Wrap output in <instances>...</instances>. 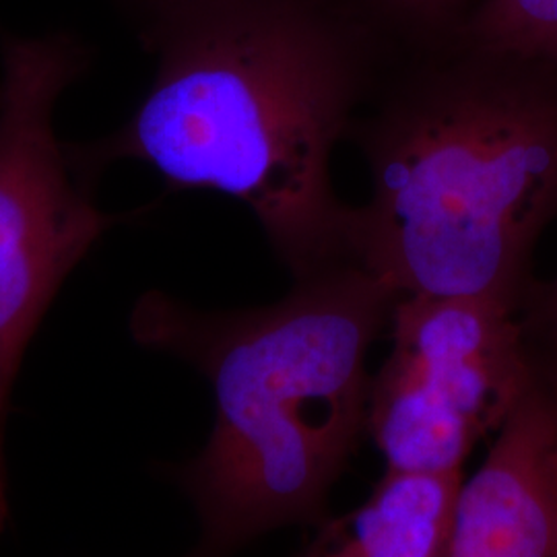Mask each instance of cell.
Here are the masks:
<instances>
[{"instance_id": "6", "label": "cell", "mask_w": 557, "mask_h": 557, "mask_svg": "<svg viewBox=\"0 0 557 557\" xmlns=\"http://www.w3.org/2000/svg\"><path fill=\"white\" fill-rule=\"evenodd\" d=\"M557 409L535 382L462 481L446 557H557Z\"/></svg>"}, {"instance_id": "2", "label": "cell", "mask_w": 557, "mask_h": 557, "mask_svg": "<svg viewBox=\"0 0 557 557\" xmlns=\"http://www.w3.org/2000/svg\"><path fill=\"white\" fill-rule=\"evenodd\" d=\"M347 140L372 180L351 260L398 296L520 310L557 218V62L453 29L400 40Z\"/></svg>"}, {"instance_id": "9", "label": "cell", "mask_w": 557, "mask_h": 557, "mask_svg": "<svg viewBox=\"0 0 557 557\" xmlns=\"http://www.w3.org/2000/svg\"><path fill=\"white\" fill-rule=\"evenodd\" d=\"M533 382L557 388V275L535 281L518 310Z\"/></svg>"}, {"instance_id": "11", "label": "cell", "mask_w": 557, "mask_h": 557, "mask_svg": "<svg viewBox=\"0 0 557 557\" xmlns=\"http://www.w3.org/2000/svg\"><path fill=\"white\" fill-rule=\"evenodd\" d=\"M535 384H537V382H535ZM537 386H541V384H537ZM541 388L554 400V405H556L557 409V388H545V386H541ZM552 471H554V475H556L557 479V440L556 444H554V448H552Z\"/></svg>"}, {"instance_id": "12", "label": "cell", "mask_w": 557, "mask_h": 557, "mask_svg": "<svg viewBox=\"0 0 557 557\" xmlns=\"http://www.w3.org/2000/svg\"><path fill=\"white\" fill-rule=\"evenodd\" d=\"M151 2H156V0H143V4L147 7V4H151Z\"/></svg>"}, {"instance_id": "4", "label": "cell", "mask_w": 557, "mask_h": 557, "mask_svg": "<svg viewBox=\"0 0 557 557\" xmlns=\"http://www.w3.org/2000/svg\"><path fill=\"white\" fill-rule=\"evenodd\" d=\"M66 36H2L0 83V535L9 520L7 423L21 363L60 287L116 218L71 178L52 124L79 77Z\"/></svg>"}, {"instance_id": "3", "label": "cell", "mask_w": 557, "mask_h": 557, "mask_svg": "<svg viewBox=\"0 0 557 557\" xmlns=\"http://www.w3.org/2000/svg\"><path fill=\"white\" fill-rule=\"evenodd\" d=\"M397 299L356 260L296 277L285 298L250 310L140 299L135 337L195 366L215 400L211 436L178 471L199 515L197 556L326 517L331 490L368 434V354Z\"/></svg>"}, {"instance_id": "5", "label": "cell", "mask_w": 557, "mask_h": 557, "mask_svg": "<svg viewBox=\"0 0 557 557\" xmlns=\"http://www.w3.org/2000/svg\"><path fill=\"white\" fill-rule=\"evenodd\" d=\"M388 331L393 349L372 376L368 434L386 467L462 469L533 384L517 310L398 296Z\"/></svg>"}, {"instance_id": "7", "label": "cell", "mask_w": 557, "mask_h": 557, "mask_svg": "<svg viewBox=\"0 0 557 557\" xmlns=\"http://www.w3.org/2000/svg\"><path fill=\"white\" fill-rule=\"evenodd\" d=\"M462 469L386 467L370 498L343 517H324L301 547L308 557H446Z\"/></svg>"}, {"instance_id": "8", "label": "cell", "mask_w": 557, "mask_h": 557, "mask_svg": "<svg viewBox=\"0 0 557 557\" xmlns=\"http://www.w3.org/2000/svg\"><path fill=\"white\" fill-rule=\"evenodd\" d=\"M453 32L479 46L557 62V0H478Z\"/></svg>"}, {"instance_id": "10", "label": "cell", "mask_w": 557, "mask_h": 557, "mask_svg": "<svg viewBox=\"0 0 557 557\" xmlns=\"http://www.w3.org/2000/svg\"><path fill=\"white\" fill-rule=\"evenodd\" d=\"M400 40L419 41L448 34L473 0H361Z\"/></svg>"}, {"instance_id": "1", "label": "cell", "mask_w": 557, "mask_h": 557, "mask_svg": "<svg viewBox=\"0 0 557 557\" xmlns=\"http://www.w3.org/2000/svg\"><path fill=\"white\" fill-rule=\"evenodd\" d=\"M156 79L85 170L139 160L172 188L244 202L294 278L349 257L331 158L397 38L361 0H156Z\"/></svg>"}]
</instances>
